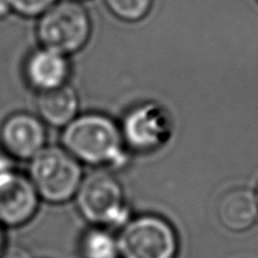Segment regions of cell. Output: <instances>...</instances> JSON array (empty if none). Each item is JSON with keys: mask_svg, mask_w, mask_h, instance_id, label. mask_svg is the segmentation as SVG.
I'll return each mask as SVG.
<instances>
[{"mask_svg": "<svg viewBox=\"0 0 258 258\" xmlns=\"http://www.w3.org/2000/svg\"><path fill=\"white\" fill-rule=\"evenodd\" d=\"M63 148L80 163L92 166L122 168L127 161L120 126L108 116L83 113L62 133Z\"/></svg>", "mask_w": 258, "mask_h": 258, "instance_id": "cell-1", "label": "cell"}, {"mask_svg": "<svg viewBox=\"0 0 258 258\" xmlns=\"http://www.w3.org/2000/svg\"><path fill=\"white\" fill-rule=\"evenodd\" d=\"M39 194L29 176L12 171L0 179V224L20 227L37 213Z\"/></svg>", "mask_w": 258, "mask_h": 258, "instance_id": "cell-7", "label": "cell"}, {"mask_svg": "<svg viewBox=\"0 0 258 258\" xmlns=\"http://www.w3.org/2000/svg\"><path fill=\"white\" fill-rule=\"evenodd\" d=\"M0 141L10 158L32 160L45 148L47 131L40 117L18 112L9 116L2 125Z\"/></svg>", "mask_w": 258, "mask_h": 258, "instance_id": "cell-8", "label": "cell"}, {"mask_svg": "<svg viewBox=\"0 0 258 258\" xmlns=\"http://www.w3.org/2000/svg\"><path fill=\"white\" fill-rule=\"evenodd\" d=\"M257 198H258V194H257Z\"/></svg>", "mask_w": 258, "mask_h": 258, "instance_id": "cell-19", "label": "cell"}, {"mask_svg": "<svg viewBox=\"0 0 258 258\" xmlns=\"http://www.w3.org/2000/svg\"><path fill=\"white\" fill-rule=\"evenodd\" d=\"M75 198L81 216L93 226L122 228L131 219L122 185L108 171H96L83 178Z\"/></svg>", "mask_w": 258, "mask_h": 258, "instance_id": "cell-3", "label": "cell"}, {"mask_svg": "<svg viewBox=\"0 0 258 258\" xmlns=\"http://www.w3.org/2000/svg\"><path fill=\"white\" fill-rule=\"evenodd\" d=\"M91 29L87 10L77 0H62L43 13L37 34L42 47L70 55L85 47Z\"/></svg>", "mask_w": 258, "mask_h": 258, "instance_id": "cell-4", "label": "cell"}, {"mask_svg": "<svg viewBox=\"0 0 258 258\" xmlns=\"http://www.w3.org/2000/svg\"><path fill=\"white\" fill-rule=\"evenodd\" d=\"M14 170L15 169L13 166L12 158L7 153H0V179Z\"/></svg>", "mask_w": 258, "mask_h": 258, "instance_id": "cell-15", "label": "cell"}, {"mask_svg": "<svg viewBox=\"0 0 258 258\" xmlns=\"http://www.w3.org/2000/svg\"><path fill=\"white\" fill-rule=\"evenodd\" d=\"M0 258H30V256L24 249L14 247V248L7 249V251L3 252Z\"/></svg>", "mask_w": 258, "mask_h": 258, "instance_id": "cell-16", "label": "cell"}, {"mask_svg": "<svg viewBox=\"0 0 258 258\" xmlns=\"http://www.w3.org/2000/svg\"><path fill=\"white\" fill-rule=\"evenodd\" d=\"M217 214L221 223L229 231H247L258 219L257 196L246 188L232 189L219 199Z\"/></svg>", "mask_w": 258, "mask_h": 258, "instance_id": "cell-10", "label": "cell"}, {"mask_svg": "<svg viewBox=\"0 0 258 258\" xmlns=\"http://www.w3.org/2000/svg\"><path fill=\"white\" fill-rule=\"evenodd\" d=\"M12 10L23 17H37L47 12L57 0H8Z\"/></svg>", "mask_w": 258, "mask_h": 258, "instance_id": "cell-14", "label": "cell"}, {"mask_svg": "<svg viewBox=\"0 0 258 258\" xmlns=\"http://www.w3.org/2000/svg\"><path fill=\"white\" fill-rule=\"evenodd\" d=\"M2 226V224H0ZM3 253V233H2V228H0V256Z\"/></svg>", "mask_w": 258, "mask_h": 258, "instance_id": "cell-18", "label": "cell"}, {"mask_svg": "<svg viewBox=\"0 0 258 258\" xmlns=\"http://www.w3.org/2000/svg\"><path fill=\"white\" fill-rule=\"evenodd\" d=\"M24 72L28 83L39 92H44L66 85L71 67L67 55L42 47L29 55Z\"/></svg>", "mask_w": 258, "mask_h": 258, "instance_id": "cell-9", "label": "cell"}, {"mask_svg": "<svg viewBox=\"0 0 258 258\" xmlns=\"http://www.w3.org/2000/svg\"><path fill=\"white\" fill-rule=\"evenodd\" d=\"M153 2L154 0H105L110 12L126 22L144 19L150 12Z\"/></svg>", "mask_w": 258, "mask_h": 258, "instance_id": "cell-13", "label": "cell"}, {"mask_svg": "<svg viewBox=\"0 0 258 258\" xmlns=\"http://www.w3.org/2000/svg\"><path fill=\"white\" fill-rule=\"evenodd\" d=\"M80 100L71 86L67 83L53 90L39 92L37 110L39 117L53 127L64 128L71 121L77 117Z\"/></svg>", "mask_w": 258, "mask_h": 258, "instance_id": "cell-11", "label": "cell"}, {"mask_svg": "<svg viewBox=\"0 0 258 258\" xmlns=\"http://www.w3.org/2000/svg\"><path fill=\"white\" fill-rule=\"evenodd\" d=\"M83 258H118V241L105 227L95 226L87 231L81 241Z\"/></svg>", "mask_w": 258, "mask_h": 258, "instance_id": "cell-12", "label": "cell"}, {"mask_svg": "<svg viewBox=\"0 0 258 258\" xmlns=\"http://www.w3.org/2000/svg\"><path fill=\"white\" fill-rule=\"evenodd\" d=\"M29 178L40 199L66 203L75 198L82 183V166L63 146H45L30 160Z\"/></svg>", "mask_w": 258, "mask_h": 258, "instance_id": "cell-2", "label": "cell"}, {"mask_svg": "<svg viewBox=\"0 0 258 258\" xmlns=\"http://www.w3.org/2000/svg\"><path fill=\"white\" fill-rule=\"evenodd\" d=\"M121 258H176L179 239L174 227L156 214L134 217L117 238Z\"/></svg>", "mask_w": 258, "mask_h": 258, "instance_id": "cell-5", "label": "cell"}, {"mask_svg": "<svg viewBox=\"0 0 258 258\" xmlns=\"http://www.w3.org/2000/svg\"><path fill=\"white\" fill-rule=\"evenodd\" d=\"M125 146L139 153L159 150L173 135L170 112L156 102H145L131 108L120 126Z\"/></svg>", "mask_w": 258, "mask_h": 258, "instance_id": "cell-6", "label": "cell"}, {"mask_svg": "<svg viewBox=\"0 0 258 258\" xmlns=\"http://www.w3.org/2000/svg\"><path fill=\"white\" fill-rule=\"evenodd\" d=\"M12 12V8L8 0H0V19L7 17L9 13Z\"/></svg>", "mask_w": 258, "mask_h": 258, "instance_id": "cell-17", "label": "cell"}]
</instances>
